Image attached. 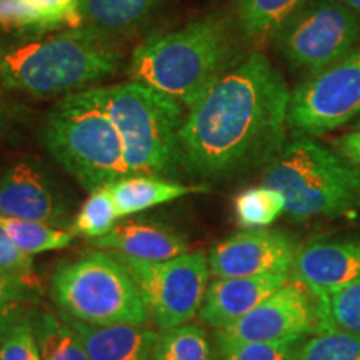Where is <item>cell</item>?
I'll return each instance as SVG.
<instances>
[{"label":"cell","instance_id":"cell-1","mask_svg":"<svg viewBox=\"0 0 360 360\" xmlns=\"http://www.w3.org/2000/svg\"><path fill=\"white\" fill-rule=\"evenodd\" d=\"M290 90L262 52L238 60L197 101L180 129L182 165L225 179L267 165L285 146Z\"/></svg>","mask_w":360,"mask_h":360},{"label":"cell","instance_id":"cell-2","mask_svg":"<svg viewBox=\"0 0 360 360\" xmlns=\"http://www.w3.org/2000/svg\"><path fill=\"white\" fill-rule=\"evenodd\" d=\"M109 35L89 27L58 30L0 51V87L30 97L70 96L97 87L122 65Z\"/></svg>","mask_w":360,"mask_h":360},{"label":"cell","instance_id":"cell-3","mask_svg":"<svg viewBox=\"0 0 360 360\" xmlns=\"http://www.w3.org/2000/svg\"><path fill=\"white\" fill-rule=\"evenodd\" d=\"M237 62L227 22L205 15L139 44L130 57L129 75L191 109Z\"/></svg>","mask_w":360,"mask_h":360},{"label":"cell","instance_id":"cell-4","mask_svg":"<svg viewBox=\"0 0 360 360\" xmlns=\"http://www.w3.org/2000/svg\"><path fill=\"white\" fill-rule=\"evenodd\" d=\"M262 184L276 188L292 219L344 217L360 210V165L315 137L297 135L265 165Z\"/></svg>","mask_w":360,"mask_h":360},{"label":"cell","instance_id":"cell-5","mask_svg":"<svg viewBox=\"0 0 360 360\" xmlns=\"http://www.w3.org/2000/svg\"><path fill=\"white\" fill-rule=\"evenodd\" d=\"M40 137L52 159L87 192L129 175L122 137L92 89L62 97L45 115Z\"/></svg>","mask_w":360,"mask_h":360},{"label":"cell","instance_id":"cell-6","mask_svg":"<svg viewBox=\"0 0 360 360\" xmlns=\"http://www.w3.org/2000/svg\"><path fill=\"white\" fill-rule=\"evenodd\" d=\"M92 92L122 137L129 175L169 177L182 165L186 117L179 102L134 80L97 85Z\"/></svg>","mask_w":360,"mask_h":360},{"label":"cell","instance_id":"cell-7","mask_svg":"<svg viewBox=\"0 0 360 360\" xmlns=\"http://www.w3.org/2000/svg\"><path fill=\"white\" fill-rule=\"evenodd\" d=\"M58 312L90 326H146L147 304L132 274L115 254L101 249L60 264L51 277Z\"/></svg>","mask_w":360,"mask_h":360},{"label":"cell","instance_id":"cell-8","mask_svg":"<svg viewBox=\"0 0 360 360\" xmlns=\"http://www.w3.org/2000/svg\"><path fill=\"white\" fill-rule=\"evenodd\" d=\"M272 42L292 69L309 77L359 47L360 15L342 0H309Z\"/></svg>","mask_w":360,"mask_h":360},{"label":"cell","instance_id":"cell-9","mask_svg":"<svg viewBox=\"0 0 360 360\" xmlns=\"http://www.w3.org/2000/svg\"><path fill=\"white\" fill-rule=\"evenodd\" d=\"M141 289L150 319L162 332L186 326L200 312L209 287V255L186 252L169 260L115 254Z\"/></svg>","mask_w":360,"mask_h":360},{"label":"cell","instance_id":"cell-10","mask_svg":"<svg viewBox=\"0 0 360 360\" xmlns=\"http://www.w3.org/2000/svg\"><path fill=\"white\" fill-rule=\"evenodd\" d=\"M360 115V45L347 57L309 75L290 90L289 129L319 137Z\"/></svg>","mask_w":360,"mask_h":360},{"label":"cell","instance_id":"cell-11","mask_svg":"<svg viewBox=\"0 0 360 360\" xmlns=\"http://www.w3.org/2000/svg\"><path fill=\"white\" fill-rule=\"evenodd\" d=\"M321 328L312 294L300 282L282 285L232 326L217 330L219 347L302 339Z\"/></svg>","mask_w":360,"mask_h":360},{"label":"cell","instance_id":"cell-12","mask_svg":"<svg viewBox=\"0 0 360 360\" xmlns=\"http://www.w3.org/2000/svg\"><path fill=\"white\" fill-rule=\"evenodd\" d=\"M0 214L70 229L69 200L42 162L22 159L0 172Z\"/></svg>","mask_w":360,"mask_h":360},{"label":"cell","instance_id":"cell-13","mask_svg":"<svg viewBox=\"0 0 360 360\" xmlns=\"http://www.w3.org/2000/svg\"><path fill=\"white\" fill-rule=\"evenodd\" d=\"M299 247L285 232L249 229L227 237L209 252L210 276L250 277L267 272H290Z\"/></svg>","mask_w":360,"mask_h":360},{"label":"cell","instance_id":"cell-14","mask_svg":"<svg viewBox=\"0 0 360 360\" xmlns=\"http://www.w3.org/2000/svg\"><path fill=\"white\" fill-rule=\"evenodd\" d=\"M292 269L321 312L335 292L360 282V236L314 238L299 247Z\"/></svg>","mask_w":360,"mask_h":360},{"label":"cell","instance_id":"cell-15","mask_svg":"<svg viewBox=\"0 0 360 360\" xmlns=\"http://www.w3.org/2000/svg\"><path fill=\"white\" fill-rule=\"evenodd\" d=\"M289 281V272H267L250 277L215 278L207 287L200 321L215 330L236 323Z\"/></svg>","mask_w":360,"mask_h":360},{"label":"cell","instance_id":"cell-16","mask_svg":"<svg viewBox=\"0 0 360 360\" xmlns=\"http://www.w3.org/2000/svg\"><path fill=\"white\" fill-rule=\"evenodd\" d=\"M89 244L96 249L141 260H169L188 252V244L182 233L170 225L152 220L117 224L114 231Z\"/></svg>","mask_w":360,"mask_h":360},{"label":"cell","instance_id":"cell-17","mask_svg":"<svg viewBox=\"0 0 360 360\" xmlns=\"http://www.w3.org/2000/svg\"><path fill=\"white\" fill-rule=\"evenodd\" d=\"M65 319L79 334L90 360H152L159 339V334L152 328L146 326H90Z\"/></svg>","mask_w":360,"mask_h":360},{"label":"cell","instance_id":"cell-18","mask_svg":"<svg viewBox=\"0 0 360 360\" xmlns=\"http://www.w3.org/2000/svg\"><path fill=\"white\" fill-rule=\"evenodd\" d=\"M75 27H82L77 8L44 0H0V29L6 32L35 39Z\"/></svg>","mask_w":360,"mask_h":360},{"label":"cell","instance_id":"cell-19","mask_svg":"<svg viewBox=\"0 0 360 360\" xmlns=\"http://www.w3.org/2000/svg\"><path fill=\"white\" fill-rule=\"evenodd\" d=\"M109 188L120 219L205 191L204 186H186L159 175H127Z\"/></svg>","mask_w":360,"mask_h":360},{"label":"cell","instance_id":"cell-20","mask_svg":"<svg viewBox=\"0 0 360 360\" xmlns=\"http://www.w3.org/2000/svg\"><path fill=\"white\" fill-rule=\"evenodd\" d=\"M162 0H79L80 24L105 35L137 29Z\"/></svg>","mask_w":360,"mask_h":360},{"label":"cell","instance_id":"cell-21","mask_svg":"<svg viewBox=\"0 0 360 360\" xmlns=\"http://www.w3.org/2000/svg\"><path fill=\"white\" fill-rule=\"evenodd\" d=\"M309 0H237L236 19L242 35L255 45L272 42L282 25Z\"/></svg>","mask_w":360,"mask_h":360},{"label":"cell","instance_id":"cell-22","mask_svg":"<svg viewBox=\"0 0 360 360\" xmlns=\"http://www.w3.org/2000/svg\"><path fill=\"white\" fill-rule=\"evenodd\" d=\"M29 321L42 360H90L79 334L64 315L30 310Z\"/></svg>","mask_w":360,"mask_h":360},{"label":"cell","instance_id":"cell-23","mask_svg":"<svg viewBox=\"0 0 360 360\" xmlns=\"http://www.w3.org/2000/svg\"><path fill=\"white\" fill-rule=\"evenodd\" d=\"M0 231L30 255L67 249L72 245L75 237L67 229H58L49 224L34 222V220L11 217L6 214H0Z\"/></svg>","mask_w":360,"mask_h":360},{"label":"cell","instance_id":"cell-24","mask_svg":"<svg viewBox=\"0 0 360 360\" xmlns=\"http://www.w3.org/2000/svg\"><path fill=\"white\" fill-rule=\"evenodd\" d=\"M233 214L238 227L244 231L267 229L285 214V200L281 192L262 184L237 193L233 199Z\"/></svg>","mask_w":360,"mask_h":360},{"label":"cell","instance_id":"cell-25","mask_svg":"<svg viewBox=\"0 0 360 360\" xmlns=\"http://www.w3.org/2000/svg\"><path fill=\"white\" fill-rule=\"evenodd\" d=\"M119 219L114 197H112L109 186H105L89 192L87 200L72 219L69 231L74 236L87 238L89 242L97 240L114 231L115 225L119 224Z\"/></svg>","mask_w":360,"mask_h":360},{"label":"cell","instance_id":"cell-26","mask_svg":"<svg viewBox=\"0 0 360 360\" xmlns=\"http://www.w3.org/2000/svg\"><path fill=\"white\" fill-rule=\"evenodd\" d=\"M152 360H215L210 342L199 326L186 323L159 334Z\"/></svg>","mask_w":360,"mask_h":360},{"label":"cell","instance_id":"cell-27","mask_svg":"<svg viewBox=\"0 0 360 360\" xmlns=\"http://www.w3.org/2000/svg\"><path fill=\"white\" fill-rule=\"evenodd\" d=\"M297 360H360V335L332 327L300 340Z\"/></svg>","mask_w":360,"mask_h":360},{"label":"cell","instance_id":"cell-28","mask_svg":"<svg viewBox=\"0 0 360 360\" xmlns=\"http://www.w3.org/2000/svg\"><path fill=\"white\" fill-rule=\"evenodd\" d=\"M319 332L339 327L360 335V282L335 292L326 307L319 312Z\"/></svg>","mask_w":360,"mask_h":360},{"label":"cell","instance_id":"cell-29","mask_svg":"<svg viewBox=\"0 0 360 360\" xmlns=\"http://www.w3.org/2000/svg\"><path fill=\"white\" fill-rule=\"evenodd\" d=\"M300 340L252 342L220 347V352L224 360H297Z\"/></svg>","mask_w":360,"mask_h":360},{"label":"cell","instance_id":"cell-30","mask_svg":"<svg viewBox=\"0 0 360 360\" xmlns=\"http://www.w3.org/2000/svg\"><path fill=\"white\" fill-rule=\"evenodd\" d=\"M0 360H42L29 317L17 323L0 342Z\"/></svg>","mask_w":360,"mask_h":360},{"label":"cell","instance_id":"cell-31","mask_svg":"<svg viewBox=\"0 0 360 360\" xmlns=\"http://www.w3.org/2000/svg\"><path fill=\"white\" fill-rule=\"evenodd\" d=\"M0 274L15 276L25 281H37L32 255L20 249L0 231Z\"/></svg>","mask_w":360,"mask_h":360},{"label":"cell","instance_id":"cell-32","mask_svg":"<svg viewBox=\"0 0 360 360\" xmlns=\"http://www.w3.org/2000/svg\"><path fill=\"white\" fill-rule=\"evenodd\" d=\"M42 294L39 281L0 274V305L2 304H32Z\"/></svg>","mask_w":360,"mask_h":360},{"label":"cell","instance_id":"cell-33","mask_svg":"<svg viewBox=\"0 0 360 360\" xmlns=\"http://www.w3.org/2000/svg\"><path fill=\"white\" fill-rule=\"evenodd\" d=\"M0 87V139H8L24 124V110Z\"/></svg>","mask_w":360,"mask_h":360},{"label":"cell","instance_id":"cell-34","mask_svg":"<svg viewBox=\"0 0 360 360\" xmlns=\"http://www.w3.org/2000/svg\"><path fill=\"white\" fill-rule=\"evenodd\" d=\"M30 310L27 304H2L0 305V342L17 323L29 317Z\"/></svg>","mask_w":360,"mask_h":360},{"label":"cell","instance_id":"cell-35","mask_svg":"<svg viewBox=\"0 0 360 360\" xmlns=\"http://www.w3.org/2000/svg\"><path fill=\"white\" fill-rule=\"evenodd\" d=\"M334 143L342 155L360 165V130H352L350 134L340 135Z\"/></svg>","mask_w":360,"mask_h":360},{"label":"cell","instance_id":"cell-36","mask_svg":"<svg viewBox=\"0 0 360 360\" xmlns=\"http://www.w3.org/2000/svg\"><path fill=\"white\" fill-rule=\"evenodd\" d=\"M44 2L51 4V6L70 7V8H77L79 11V0H44Z\"/></svg>","mask_w":360,"mask_h":360},{"label":"cell","instance_id":"cell-37","mask_svg":"<svg viewBox=\"0 0 360 360\" xmlns=\"http://www.w3.org/2000/svg\"><path fill=\"white\" fill-rule=\"evenodd\" d=\"M342 2H344L345 6H347L349 8H352L355 13H359L360 15V0H342Z\"/></svg>","mask_w":360,"mask_h":360},{"label":"cell","instance_id":"cell-38","mask_svg":"<svg viewBox=\"0 0 360 360\" xmlns=\"http://www.w3.org/2000/svg\"><path fill=\"white\" fill-rule=\"evenodd\" d=\"M354 130H360V115L354 120Z\"/></svg>","mask_w":360,"mask_h":360}]
</instances>
